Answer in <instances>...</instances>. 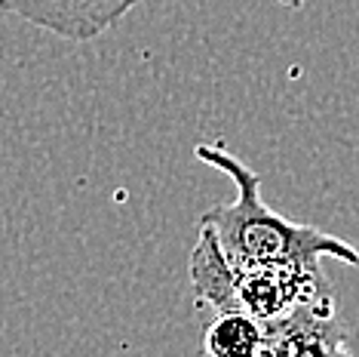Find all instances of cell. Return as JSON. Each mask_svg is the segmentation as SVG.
Returning <instances> with one entry per match:
<instances>
[{
    "instance_id": "cell-1",
    "label": "cell",
    "mask_w": 359,
    "mask_h": 357,
    "mask_svg": "<svg viewBox=\"0 0 359 357\" xmlns=\"http://www.w3.org/2000/svg\"><path fill=\"white\" fill-rule=\"evenodd\" d=\"M194 157L224 173L236 188L231 204L209 207L197 219V225L215 231L224 256L231 259L236 271L271 265H323V259L359 268V249L353 243L276 213L261 197V176L224 145L200 142L194 148Z\"/></svg>"
},
{
    "instance_id": "cell-4",
    "label": "cell",
    "mask_w": 359,
    "mask_h": 357,
    "mask_svg": "<svg viewBox=\"0 0 359 357\" xmlns=\"http://www.w3.org/2000/svg\"><path fill=\"white\" fill-rule=\"evenodd\" d=\"M347 332L334 318V299L323 296L292 308L289 314L264 323L261 357H304V354H347Z\"/></svg>"
},
{
    "instance_id": "cell-6",
    "label": "cell",
    "mask_w": 359,
    "mask_h": 357,
    "mask_svg": "<svg viewBox=\"0 0 359 357\" xmlns=\"http://www.w3.org/2000/svg\"><path fill=\"white\" fill-rule=\"evenodd\" d=\"M203 351L212 357H255L264 351V323L246 311H215L203 332Z\"/></svg>"
},
{
    "instance_id": "cell-7",
    "label": "cell",
    "mask_w": 359,
    "mask_h": 357,
    "mask_svg": "<svg viewBox=\"0 0 359 357\" xmlns=\"http://www.w3.org/2000/svg\"><path fill=\"white\" fill-rule=\"evenodd\" d=\"M280 6H285V10H301V6H307V0H276Z\"/></svg>"
},
{
    "instance_id": "cell-5",
    "label": "cell",
    "mask_w": 359,
    "mask_h": 357,
    "mask_svg": "<svg viewBox=\"0 0 359 357\" xmlns=\"http://www.w3.org/2000/svg\"><path fill=\"white\" fill-rule=\"evenodd\" d=\"M197 243L187 259V278H191L197 305L212 308V311H240V305H236V268L224 256L215 231L206 225H197Z\"/></svg>"
},
{
    "instance_id": "cell-2",
    "label": "cell",
    "mask_w": 359,
    "mask_h": 357,
    "mask_svg": "<svg viewBox=\"0 0 359 357\" xmlns=\"http://www.w3.org/2000/svg\"><path fill=\"white\" fill-rule=\"evenodd\" d=\"M142 0H0V10L53 37L89 44L117 28Z\"/></svg>"
},
{
    "instance_id": "cell-3",
    "label": "cell",
    "mask_w": 359,
    "mask_h": 357,
    "mask_svg": "<svg viewBox=\"0 0 359 357\" xmlns=\"http://www.w3.org/2000/svg\"><path fill=\"white\" fill-rule=\"evenodd\" d=\"M332 296L320 265H271L236 271V305L255 320L267 323L292 308Z\"/></svg>"
}]
</instances>
